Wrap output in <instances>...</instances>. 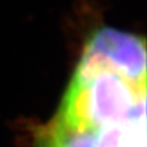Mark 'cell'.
<instances>
[{
    "instance_id": "obj_1",
    "label": "cell",
    "mask_w": 147,
    "mask_h": 147,
    "mask_svg": "<svg viewBox=\"0 0 147 147\" xmlns=\"http://www.w3.org/2000/svg\"><path fill=\"white\" fill-rule=\"evenodd\" d=\"M36 147H146L144 37L112 26L91 31Z\"/></svg>"
}]
</instances>
